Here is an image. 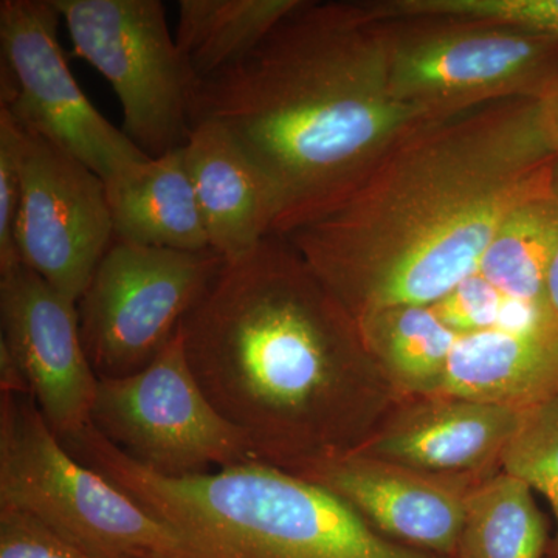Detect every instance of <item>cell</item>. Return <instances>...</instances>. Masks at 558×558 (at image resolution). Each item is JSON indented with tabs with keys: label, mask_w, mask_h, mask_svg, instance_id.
<instances>
[{
	"label": "cell",
	"mask_w": 558,
	"mask_h": 558,
	"mask_svg": "<svg viewBox=\"0 0 558 558\" xmlns=\"http://www.w3.org/2000/svg\"><path fill=\"white\" fill-rule=\"evenodd\" d=\"M90 425L143 469L168 478L258 461L245 436L205 395L180 329L145 369L98 379Z\"/></svg>",
	"instance_id": "9"
},
{
	"label": "cell",
	"mask_w": 558,
	"mask_h": 558,
	"mask_svg": "<svg viewBox=\"0 0 558 558\" xmlns=\"http://www.w3.org/2000/svg\"><path fill=\"white\" fill-rule=\"evenodd\" d=\"M0 506L33 513L92 558H204L178 529L72 457L31 396L0 395Z\"/></svg>",
	"instance_id": "5"
},
{
	"label": "cell",
	"mask_w": 558,
	"mask_h": 558,
	"mask_svg": "<svg viewBox=\"0 0 558 558\" xmlns=\"http://www.w3.org/2000/svg\"><path fill=\"white\" fill-rule=\"evenodd\" d=\"M76 57L109 81L123 132L150 159L183 148L199 80L180 53L160 0H53Z\"/></svg>",
	"instance_id": "7"
},
{
	"label": "cell",
	"mask_w": 558,
	"mask_h": 558,
	"mask_svg": "<svg viewBox=\"0 0 558 558\" xmlns=\"http://www.w3.org/2000/svg\"><path fill=\"white\" fill-rule=\"evenodd\" d=\"M557 241L558 204L549 182L502 222L481 259L478 274L513 303L553 311L548 279Z\"/></svg>",
	"instance_id": "19"
},
{
	"label": "cell",
	"mask_w": 558,
	"mask_h": 558,
	"mask_svg": "<svg viewBox=\"0 0 558 558\" xmlns=\"http://www.w3.org/2000/svg\"><path fill=\"white\" fill-rule=\"evenodd\" d=\"M557 156L542 100L422 121L281 238L357 325L388 307L435 304L478 271L510 213L548 185Z\"/></svg>",
	"instance_id": "1"
},
{
	"label": "cell",
	"mask_w": 558,
	"mask_h": 558,
	"mask_svg": "<svg viewBox=\"0 0 558 558\" xmlns=\"http://www.w3.org/2000/svg\"><path fill=\"white\" fill-rule=\"evenodd\" d=\"M300 2L180 0L175 43L197 80H207L244 60Z\"/></svg>",
	"instance_id": "20"
},
{
	"label": "cell",
	"mask_w": 558,
	"mask_h": 558,
	"mask_svg": "<svg viewBox=\"0 0 558 558\" xmlns=\"http://www.w3.org/2000/svg\"><path fill=\"white\" fill-rule=\"evenodd\" d=\"M105 186L117 240L183 252L209 248L183 148L131 165Z\"/></svg>",
	"instance_id": "17"
},
{
	"label": "cell",
	"mask_w": 558,
	"mask_h": 558,
	"mask_svg": "<svg viewBox=\"0 0 558 558\" xmlns=\"http://www.w3.org/2000/svg\"><path fill=\"white\" fill-rule=\"evenodd\" d=\"M61 442L178 529L204 558H444L392 542L336 495L266 462L168 478L121 453L90 424Z\"/></svg>",
	"instance_id": "4"
},
{
	"label": "cell",
	"mask_w": 558,
	"mask_h": 558,
	"mask_svg": "<svg viewBox=\"0 0 558 558\" xmlns=\"http://www.w3.org/2000/svg\"><path fill=\"white\" fill-rule=\"evenodd\" d=\"M506 299L478 271L435 303L440 318L459 337L501 325Z\"/></svg>",
	"instance_id": "25"
},
{
	"label": "cell",
	"mask_w": 558,
	"mask_h": 558,
	"mask_svg": "<svg viewBox=\"0 0 558 558\" xmlns=\"http://www.w3.org/2000/svg\"><path fill=\"white\" fill-rule=\"evenodd\" d=\"M543 112H545L546 126L549 137L553 140L554 148L558 154V76L554 81L548 94L542 98Z\"/></svg>",
	"instance_id": "28"
},
{
	"label": "cell",
	"mask_w": 558,
	"mask_h": 558,
	"mask_svg": "<svg viewBox=\"0 0 558 558\" xmlns=\"http://www.w3.org/2000/svg\"><path fill=\"white\" fill-rule=\"evenodd\" d=\"M440 395L526 411L558 396V317L459 337Z\"/></svg>",
	"instance_id": "16"
},
{
	"label": "cell",
	"mask_w": 558,
	"mask_h": 558,
	"mask_svg": "<svg viewBox=\"0 0 558 558\" xmlns=\"http://www.w3.org/2000/svg\"><path fill=\"white\" fill-rule=\"evenodd\" d=\"M373 13L384 25L389 89L422 120L542 100L557 80V36L450 14Z\"/></svg>",
	"instance_id": "6"
},
{
	"label": "cell",
	"mask_w": 558,
	"mask_h": 558,
	"mask_svg": "<svg viewBox=\"0 0 558 558\" xmlns=\"http://www.w3.org/2000/svg\"><path fill=\"white\" fill-rule=\"evenodd\" d=\"M21 128L0 109V274L21 264L16 223L21 202Z\"/></svg>",
	"instance_id": "23"
},
{
	"label": "cell",
	"mask_w": 558,
	"mask_h": 558,
	"mask_svg": "<svg viewBox=\"0 0 558 558\" xmlns=\"http://www.w3.org/2000/svg\"><path fill=\"white\" fill-rule=\"evenodd\" d=\"M458 16L502 22L558 38V0H451Z\"/></svg>",
	"instance_id": "26"
},
{
	"label": "cell",
	"mask_w": 558,
	"mask_h": 558,
	"mask_svg": "<svg viewBox=\"0 0 558 558\" xmlns=\"http://www.w3.org/2000/svg\"><path fill=\"white\" fill-rule=\"evenodd\" d=\"M180 330L215 409L288 472L357 449L400 400L357 323L281 236L227 263Z\"/></svg>",
	"instance_id": "2"
},
{
	"label": "cell",
	"mask_w": 558,
	"mask_h": 558,
	"mask_svg": "<svg viewBox=\"0 0 558 558\" xmlns=\"http://www.w3.org/2000/svg\"><path fill=\"white\" fill-rule=\"evenodd\" d=\"M549 543L532 488L499 470L470 495L451 558H546Z\"/></svg>",
	"instance_id": "21"
},
{
	"label": "cell",
	"mask_w": 558,
	"mask_h": 558,
	"mask_svg": "<svg viewBox=\"0 0 558 558\" xmlns=\"http://www.w3.org/2000/svg\"><path fill=\"white\" fill-rule=\"evenodd\" d=\"M223 128L277 194L274 236L317 218L422 123L389 89L368 2L301 0L244 60L199 81L191 124Z\"/></svg>",
	"instance_id": "3"
},
{
	"label": "cell",
	"mask_w": 558,
	"mask_h": 558,
	"mask_svg": "<svg viewBox=\"0 0 558 558\" xmlns=\"http://www.w3.org/2000/svg\"><path fill=\"white\" fill-rule=\"evenodd\" d=\"M501 470L548 499L557 529L546 558H558V396L521 411L502 451Z\"/></svg>",
	"instance_id": "22"
},
{
	"label": "cell",
	"mask_w": 558,
	"mask_h": 558,
	"mask_svg": "<svg viewBox=\"0 0 558 558\" xmlns=\"http://www.w3.org/2000/svg\"><path fill=\"white\" fill-rule=\"evenodd\" d=\"M0 348L24 374L51 432L62 439L90 424L98 377L80 336L76 303L17 264L0 274Z\"/></svg>",
	"instance_id": "13"
},
{
	"label": "cell",
	"mask_w": 558,
	"mask_h": 558,
	"mask_svg": "<svg viewBox=\"0 0 558 558\" xmlns=\"http://www.w3.org/2000/svg\"><path fill=\"white\" fill-rule=\"evenodd\" d=\"M20 170L21 264L76 303L116 240L105 180L22 128Z\"/></svg>",
	"instance_id": "11"
},
{
	"label": "cell",
	"mask_w": 558,
	"mask_h": 558,
	"mask_svg": "<svg viewBox=\"0 0 558 558\" xmlns=\"http://www.w3.org/2000/svg\"><path fill=\"white\" fill-rule=\"evenodd\" d=\"M0 558H92L25 510L0 506Z\"/></svg>",
	"instance_id": "24"
},
{
	"label": "cell",
	"mask_w": 558,
	"mask_h": 558,
	"mask_svg": "<svg viewBox=\"0 0 558 558\" xmlns=\"http://www.w3.org/2000/svg\"><path fill=\"white\" fill-rule=\"evenodd\" d=\"M519 417L505 407L454 396L402 399L351 451L442 475L499 472Z\"/></svg>",
	"instance_id": "14"
},
{
	"label": "cell",
	"mask_w": 558,
	"mask_h": 558,
	"mask_svg": "<svg viewBox=\"0 0 558 558\" xmlns=\"http://www.w3.org/2000/svg\"><path fill=\"white\" fill-rule=\"evenodd\" d=\"M290 473L336 495L392 542L451 558L470 495L498 472L442 475L344 451L303 462Z\"/></svg>",
	"instance_id": "12"
},
{
	"label": "cell",
	"mask_w": 558,
	"mask_h": 558,
	"mask_svg": "<svg viewBox=\"0 0 558 558\" xmlns=\"http://www.w3.org/2000/svg\"><path fill=\"white\" fill-rule=\"evenodd\" d=\"M183 159L209 248L231 263L274 236L277 194L258 165L220 124H193Z\"/></svg>",
	"instance_id": "15"
},
{
	"label": "cell",
	"mask_w": 558,
	"mask_h": 558,
	"mask_svg": "<svg viewBox=\"0 0 558 558\" xmlns=\"http://www.w3.org/2000/svg\"><path fill=\"white\" fill-rule=\"evenodd\" d=\"M360 332L400 400L440 395L459 339L435 304H403L359 323Z\"/></svg>",
	"instance_id": "18"
},
{
	"label": "cell",
	"mask_w": 558,
	"mask_h": 558,
	"mask_svg": "<svg viewBox=\"0 0 558 558\" xmlns=\"http://www.w3.org/2000/svg\"><path fill=\"white\" fill-rule=\"evenodd\" d=\"M226 264L211 248L183 252L116 238L76 301L95 376L121 379L153 363Z\"/></svg>",
	"instance_id": "8"
},
{
	"label": "cell",
	"mask_w": 558,
	"mask_h": 558,
	"mask_svg": "<svg viewBox=\"0 0 558 558\" xmlns=\"http://www.w3.org/2000/svg\"><path fill=\"white\" fill-rule=\"evenodd\" d=\"M61 21L53 0L0 2V109L106 180L150 157L81 90L58 39Z\"/></svg>",
	"instance_id": "10"
},
{
	"label": "cell",
	"mask_w": 558,
	"mask_h": 558,
	"mask_svg": "<svg viewBox=\"0 0 558 558\" xmlns=\"http://www.w3.org/2000/svg\"><path fill=\"white\" fill-rule=\"evenodd\" d=\"M550 189H553L554 197H556L558 204V156L557 159L554 160L553 172H550ZM548 295L550 307H553V311L556 312L558 317V241L556 253H554L553 264H550Z\"/></svg>",
	"instance_id": "27"
}]
</instances>
